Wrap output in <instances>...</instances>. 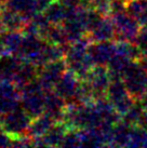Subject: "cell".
Returning a JSON list of instances; mask_svg holds the SVG:
<instances>
[{"label":"cell","instance_id":"6da1fadb","mask_svg":"<svg viewBox=\"0 0 147 148\" xmlns=\"http://www.w3.org/2000/svg\"><path fill=\"white\" fill-rule=\"evenodd\" d=\"M122 80L127 86L129 93L135 101H139L143 96H145L147 84V70L144 69L139 61H133L128 66L122 76Z\"/></svg>","mask_w":147,"mask_h":148},{"label":"cell","instance_id":"7a4b0ae2","mask_svg":"<svg viewBox=\"0 0 147 148\" xmlns=\"http://www.w3.org/2000/svg\"><path fill=\"white\" fill-rule=\"evenodd\" d=\"M113 22L116 28L117 41L134 42L142 28L139 22L127 11L113 14Z\"/></svg>","mask_w":147,"mask_h":148},{"label":"cell","instance_id":"3957f363","mask_svg":"<svg viewBox=\"0 0 147 148\" xmlns=\"http://www.w3.org/2000/svg\"><path fill=\"white\" fill-rule=\"evenodd\" d=\"M107 95L115 109L121 116L124 115L135 103V99L129 93L122 79L111 80L107 90Z\"/></svg>","mask_w":147,"mask_h":148},{"label":"cell","instance_id":"277c9868","mask_svg":"<svg viewBox=\"0 0 147 148\" xmlns=\"http://www.w3.org/2000/svg\"><path fill=\"white\" fill-rule=\"evenodd\" d=\"M116 54V43L109 41H98L89 49V56L98 65H106Z\"/></svg>","mask_w":147,"mask_h":148},{"label":"cell","instance_id":"5b68a950","mask_svg":"<svg viewBox=\"0 0 147 148\" xmlns=\"http://www.w3.org/2000/svg\"><path fill=\"white\" fill-rule=\"evenodd\" d=\"M90 28L92 38L95 41H109L110 39L116 38V28L113 18L101 17Z\"/></svg>","mask_w":147,"mask_h":148},{"label":"cell","instance_id":"8992f818","mask_svg":"<svg viewBox=\"0 0 147 148\" xmlns=\"http://www.w3.org/2000/svg\"><path fill=\"white\" fill-rule=\"evenodd\" d=\"M89 79L90 88L96 94H103L104 92H107L108 86L111 82L109 70L103 68L102 65H98L95 69L91 71Z\"/></svg>","mask_w":147,"mask_h":148},{"label":"cell","instance_id":"52a82bcc","mask_svg":"<svg viewBox=\"0 0 147 148\" xmlns=\"http://www.w3.org/2000/svg\"><path fill=\"white\" fill-rule=\"evenodd\" d=\"M144 111H145V109L142 107L141 104L134 103V105L122 116V120L130 125H137L142 116H143Z\"/></svg>","mask_w":147,"mask_h":148},{"label":"cell","instance_id":"ba28073f","mask_svg":"<svg viewBox=\"0 0 147 148\" xmlns=\"http://www.w3.org/2000/svg\"><path fill=\"white\" fill-rule=\"evenodd\" d=\"M134 42L141 50L142 55H147V26H143L141 28Z\"/></svg>","mask_w":147,"mask_h":148},{"label":"cell","instance_id":"9c48e42d","mask_svg":"<svg viewBox=\"0 0 147 148\" xmlns=\"http://www.w3.org/2000/svg\"><path fill=\"white\" fill-rule=\"evenodd\" d=\"M124 1H127V2H130V1H133V0H124Z\"/></svg>","mask_w":147,"mask_h":148},{"label":"cell","instance_id":"30bf717a","mask_svg":"<svg viewBox=\"0 0 147 148\" xmlns=\"http://www.w3.org/2000/svg\"><path fill=\"white\" fill-rule=\"evenodd\" d=\"M145 95H147V84H146V94Z\"/></svg>","mask_w":147,"mask_h":148}]
</instances>
